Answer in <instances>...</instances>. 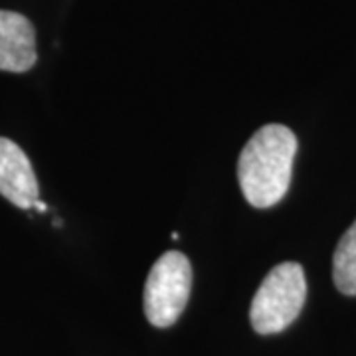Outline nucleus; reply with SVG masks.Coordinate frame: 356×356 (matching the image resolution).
Masks as SVG:
<instances>
[{
    "mask_svg": "<svg viewBox=\"0 0 356 356\" xmlns=\"http://www.w3.org/2000/svg\"><path fill=\"white\" fill-rule=\"evenodd\" d=\"M34 208H36L38 212H46V210H48V206H46V204H44V202H40V200L36 204H34Z\"/></svg>",
    "mask_w": 356,
    "mask_h": 356,
    "instance_id": "obj_7",
    "label": "nucleus"
},
{
    "mask_svg": "<svg viewBox=\"0 0 356 356\" xmlns=\"http://www.w3.org/2000/svg\"><path fill=\"white\" fill-rule=\"evenodd\" d=\"M297 137L291 129L269 123L243 147L238 161V180L243 198L254 208H271L289 191Z\"/></svg>",
    "mask_w": 356,
    "mask_h": 356,
    "instance_id": "obj_1",
    "label": "nucleus"
},
{
    "mask_svg": "<svg viewBox=\"0 0 356 356\" xmlns=\"http://www.w3.org/2000/svg\"><path fill=\"white\" fill-rule=\"evenodd\" d=\"M305 271L299 264L285 261L275 266L261 281L250 307L255 332L275 334L285 331L305 305Z\"/></svg>",
    "mask_w": 356,
    "mask_h": 356,
    "instance_id": "obj_2",
    "label": "nucleus"
},
{
    "mask_svg": "<svg viewBox=\"0 0 356 356\" xmlns=\"http://www.w3.org/2000/svg\"><path fill=\"white\" fill-rule=\"evenodd\" d=\"M332 280L341 293L348 297L356 295V220L337 245L332 257Z\"/></svg>",
    "mask_w": 356,
    "mask_h": 356,
    "instance_id": "obj_6",
    "label": "nucleus"
},
{
    "mask_svg": "<svg viewBox=\"0 0 356 356\" xmlns=\"http://www.w3.org/2000/svg\"><path fill=\"white\" fill-rule=\"evenodd\" d=\"M36 30L18 13L0 10V70L24 74L36 64Z\"/></svg>",
    "mask_w": 356,
    "mask_h": 356,
    "instance_id": "obj_5",
    "label": "nucleus"
},
{
    "mask_svg": "<svg viewBox=\"0 0 356 356\" xmlns=\"http://www.w3.org/2000/svg\"><path fill=\"white\" fill-rule=\"evenodd\" d=\"M192 289V267L188 257L180 252L163 254L147 277L145 285V315L149 323L166 329L175 325L188 303Z\"/></svg>",
    "mask_w": 356,
    "mask_h": 356,
    "instance_id": "obj_3",
    "label": "nucleus"
},
{
    "mask_svg": "<svg viewBox=\"0 0 356 356\" xmlns=\"http://www.w3.org/2000/svg\"><path fill=\"white\" fill-rule=\"evenodd\" d=\"M0 194L14 206L30 210L40 198L34 168L14 140L0 137Z\"/></svg>",
    "mask_w": 356,
    "mask_h": 356,
    "instance_id": "obj_4",
    "label": "nucleus"
}]
</instances>
